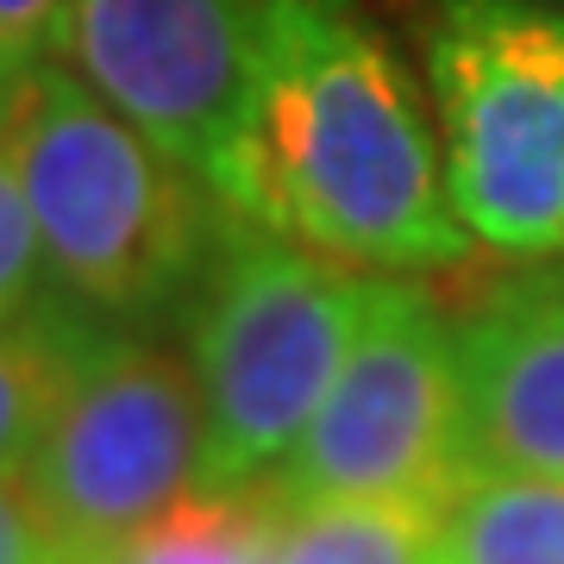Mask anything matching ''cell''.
Masks as SVG:
<instances>
[{
	"label": "cell",
	"instance_id": "obj_2",
	"mask_svg": "<svg viewBox=\"0 0 564 564\" xmlns=\"http://www.w3.org/2000/svg\"><path fill=\"white\" fill-rule=\"evenodd\" d=\"M57 295L126 333L188 321L245 214L69 69L39 63L0 101Z\"/></svg>",
	"mask_w": 564,
	"mask_h": 564
},
{
	"label": "cell",
	"instance_id": "obj_11",
	"mask_svg": "<svg viewBox=\"0 0 564 564\" xmlns=\"http://www.w3.org/2000/svg\"><path fill=\"white\" fill-rule=\"evenodd\" d=\"M440 564H564V484L470 470L445 508Z\"/></svg>",
	"mask_w": 564,
	"mask_h": 564
},
{
	"label": "cell",
	"instance_id": "obj_1",
	"mask_svg": "<svg viewBox=\"0 0 564 564\" xmlns=\"http://www.w3.org/2000/svg\"><path fill=\"white\" fill-rule=\"evenodd\" d=\"M251 44L239 139L207 176L232 214L358 270L470 258L421 95L358 0H251Z\"/></svg>",
	"mask_w": 564,
	"mask_h": 564
},
{
	"label": "cell",
	"instance_id": "obj_14",
	"mask_svg": "<svg viewBox=\"0 0 564 564\" xmlns=\"http://www.w3.org/2000/svg\"><path fill=\"white\" fill-rule=\"evenodd\" d=\"M0 564H69V545L25 470H0Z\"/></svg>",
	"mask_w": 564,
	"mask_h": 564
},
{
	"label": "cell",
	"instance_id": "obj_12",
	"mask_svg": "<svg viewBox=\"0 0 564 564\" xmlns=\"http://www.w3.org/2000/svg\"><path fill=\"white\" fill-rule=\"evenodd\" d=\"M445 508L426 502H282L276 564H440Z\"/></svg>",
	"mask_w": 564,
	"mask_h": 564
},
{
	"label": "cell",
	"instance_id": "obj_8",
	"mask_svg": "<svg viewBox=\"0 0 564 564\" xmlns=\"http://www.w3.org/2000/svg\"><path fill=\"white\" fill-rule=\"evenodd\" d=\"M470 464L564 484V263L496 282L458 321Z\"/></svg>",
	"mask_w": 564,
	"mask_h": 564
},
{
	"label": "cell",
	"instance_id": "obj_13",
	"mask_svg": "<svg viewBox=\"0 0 564 564\" xmlns=\"http://www.w3.org/2000/svg\"><path fill=\"white\" fill-rule=\"evenodd\" d=\"M51 302H57V282H51L20 163H13V139H7V120H0V326L25 321Z\"/></svg>",
	"mask_w": 564,
	"mask_h": 564
},
{
	"label": "cell",
	"instance_id": "obj_5",
	"mask_svg": "<svg viewBox=\"0 0 564 564\" xmlns=\"http://www.w3.org/2000/svg\"><path fill=\"white\" fill-rule=\"evenodd\" d=\"M470 402L458 326L402 276H377L370 314L270 477L282 502H426L452 508L470 484Z\"/></svg>",
	"mask_w": 564,
	"mask_h": 564
},
{
	"label": "cell",
	"instance_id": "obj_10",
	"mask_svg": "<svg viewBox=\"0 0 564 564\" xmlns=\"http://www.w3.org/2000/svg\"><path fill=\"white\" fill-rule=\"evenodd\" d=\"M282 496L270 484L251 489H195L170 514L139 533L82 552L69 564H276Z\"/></svg>",
	"mask_w": 564,
	"mask_h": 564
},
{
	"label": "cell",
	"instance_id": "obj_15",
	"mask_svg": "<svg viewBox=\"0 0 564 564\" xmlns=\"http://www.w3.org/2000/svg\"><path fill=\"white\" fill-rule=\"evenodd\" d=\"M63 25V0H0V101L39 63H51Z\"/></svg>",
	"mask_w": 564,
	"mask_h": 564
},
{
	"label": "cell",
	"instance_id": "obj_9",
	"mask_svg": "<svg viewBox=\"0 0 564 564\" xmlns=\"http://www.w3.org/2000/svg\"><path fill=\"white\" fill-rule=\"evenodd\" d=\"M101 333L107 321L69 307L63 295L25 321L0 326V470H25Z\"/></svg>",
	"mask_w": 564,
	"mask_h": 564
},
{
	"label": "cell",
	"instance_id": "obj_3",
	"mask_svg": "<svg viewBox=\"0 0 564 564\" xmlns=\"http://www.w3.org/2000/svg\"><path fill=\"white\" fill-rule=\"evenodd\" d=\"M377 276L239 220L188 307V364L207 408L202 489L270 484L321 414L370 314Z\"/></svg>",
	"mask_w": 564,
	"mask_h": 564
},
{
	"label": "cell",
	"instance_id": "obj_7",
	"mask_svg": "<svg viewBox=\"0 0 564 564\" xmlns=\"http://www.w3.org/2000/svg\"><path fill=\"white\" fill-rule=\"evenodd\" d=\"M57 63L151 144L214 176L251 101V0H63Z\"/></svg>",
	"mask_w": 564,
	"mask_h": 564
},
{
	"label": "cell",
	"instance_id": "obj_6",
	"mask_svg": "<svg viewBox=\"0 0 564 564\" xmlns=\"http://www.w3.org/2000/svg\"><path fill=\"white\" fill-rule=\"evenodd\" d=\"M202 470L207 408L195 364L126 326L101 333L57 421L25 458V477L57 521L69 558L170 514L182 496L202 489Z\"/></svg>",
	"mask_w": 564,
	"mask_h": 564
},
{
	"label": "cell",
	"instance_id": "obj_4",
	"mask_svg": "<svg viewBox=\"0 0 564 564\" xmlns=\"http://www.w3.org/2000/svg\"><path fill=\"white\" fill-rule=\"evenodd\" d=\"M421 57L464 232L508 258H558L564 13L545 0H433Z\"/></svg>",
	"mask_w": 564,
	"mask_h": 564
}]
</instances>
